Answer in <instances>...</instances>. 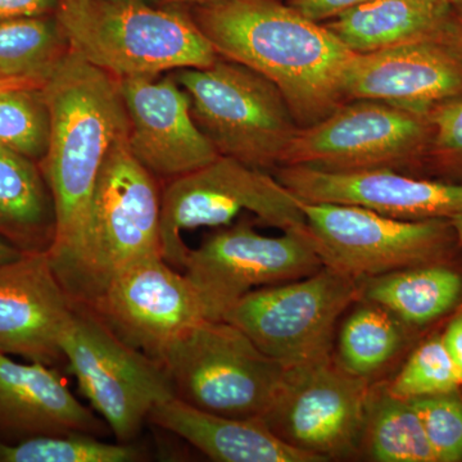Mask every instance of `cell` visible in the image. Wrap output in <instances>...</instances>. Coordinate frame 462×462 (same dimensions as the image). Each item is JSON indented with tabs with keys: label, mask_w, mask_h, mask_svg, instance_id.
Listing matches in <instances>:
<instances>
[{
	"label": "cell",
	"mask_w": 462,
	"mask_h": 462,
	"mask_svg": "<svg viewBox=\"0 0 462 462\" xmlns=\"http://www.w3.org/2000/svg\"><path fill=\"white\" fill-rule=\"evenodd\" d=\"M436 42L442 44L462 66V5H454Z\"/></svg>",
	"instance_id": "35"
},
{
	"label": "cell",
	"mask_w": 462,
	"mask_h": 462,
	"mask_svg": "<svg viewBox=\"0 0 462 462\" xmlns=\"http://www.w3.org/2000/svg\"><path fill=\"white\" fill-rule=\"evenodd\" d=\"M361 282L330 267L254 289L225 312L264 355L285 367L333 357L339 320L363 298Z\"/></svg>",
	"instance_id": "8"
},
{
	"label": "cell",
	"mask_w": 462,
	"mask_h": 462,
	"mask_svg": "<svg viewBox=\"0 0 462 462\" xmlns=\"http://www.w3.org/2000/svg\"><path fill=\"white\" fill-rule=\"evenodd\" d=\"M440 337L455 365L462 387V306L443 322L440 327Z\"/></svg>",
	"instance_id": "34"
},
{
	"label": "cell",
	"mask_w": 462,
	"mask_h": 462,
	"mask_svg": "<svg viewBox=\"0 0 462 462\" xmlns=\"http://www.w3.org/2000/svg\"><path fill=\"white\" fill-rule=\"evenodd\" d=\"M370 383L343 370L334 357L287 367L264 424L289 446L320 461L358 456Z\"/></svg>",
	"instance_id": "13"
},
{
	"label": "cell",
	"mask_w": 462,
	"mask_h": 462,
	"mask_svg": "<svg viewBox=\"0 0 462 462\" xmlns=\"http://www.w3.org/2000/svg\"><path fill=\"white\" fill-rule=\"evenodd\" d=\"M452 5L443 0H370L324 23L356 54L436 41Z\"/></svg>",
	"instance_id": "22"
},
{
	"label": "cell",
	"mask_w": 462,
	"mask_h": 462,
	"mask_svg": "<svg viewBox=\"0 0 462 462\" xmlns=\"http://www.w3.org/2000/svg\"><path fill=\"white\" fill-rule=\"evenodd\" d=\"M87 307L116 337L158 364L182 334L211 320L193 282L162 256L127 267Z\"/></svg>",
	"instance_id": "14"
},
{
	"label": "cell",
	"mask_w": 462,
	"mask_h": 462,
	"mask_svg": "<svg viewBox=\"0 0 462 462\" xmlns=\"http://www.w3.org/2000/svg\"><path fill=\"white\" fill-rule=\"evenodd\" d=\"M321 267L310 233L264 236L243 217L189 249L182 272L199 291L209 319L223 320L249 291L305 278Z\"/></svg>",
	"instance_id": "12"
},
{
	"label": "cell",
	"mask_w": 462,
	"mask_h": 462,
	"mask_svg": "<svg viewBox=\"0 0 462 462\" xmlns=\"http://www.w3.org/2000/svg\"><path fill=\"white\" fill-rule=\"evenodd\" d=\"M431 138L422 178L462 184V99L430 112Z\"/></svg>",
	"instance_id": "30"
},
{
	"label": "cell",
	"mask_w": 462,
	"mask_h": 462,
	"mask_svg": "<svg viewBox=\"0 0 462 462\" xmlns=\"http://www.w3.org/2000/svg\"><path fill=\"white\" fill-rule=\"evenodd\" d=\"M47 254L66 293L84 306L127 267L162 256L160 184L133 156L127 134L108 152L80 231Z\"/></svg>",
	"instance_id": "3"
},
{
	"label": "cell",
	"mask_w": 462,
	"mask_h": 462,
	"mask_svg": "<svg viewBox=\"0 0 462 462\" xmlns=\"http://www.w3.org/2000/svg\"><path fill=\"white\" fill-rule=\"evenodd\" d=\"M430 138V114L378 100H348L319 123L300 127L281 166L327 172L387 169L422 178Z\"/></svg>",
	"instance_id": "10"
},
{
	"label": "cell",
	"mask_w": 462,
	"mask_h": 462,
	"mask_svg": "<svg viewBox=\"0 0 462 462\" xmlns=\"http://www.w3.org/2000/svg\"><path fill=\"white\" fill-rule=\"evenodd\" d=\"M443 2H446L447 5H452V7H454V5H462V0H443Z\"/></svg>",
	"instance_id": "40"
},
{
	"label": "cell",
	"mask_w": 462,
	"mask_h": 462,
	"mask_svg": "<svg viewBox=\"0 0 462 462\" xmlns=\"http://www.w3.org/2000/svg\"><path fill=\"white\" fill-rule=\"evenodd\" d=\"M148 421L220 462H321L276 437L261 419L215 415L178 398L156 404Z\"/></svg>",
	"instance_id": "20"
},
{
	"label": "cell",
	"mask_w": 462,
	"mask_h": 462,
	"mask_svg": "<svg viewBox=\"0 0 462 462\" xmlns=\"http://www.w3.org/2000/svg\"><path fill=\"white\" fill-rule=\"evenodd\" d=\"M358 456L376 462H437L411 401L391 393L387 379L370 385Z\"/></svg>",
	"instance_id": "25"
},
{
	"label": "cell",
	"mask_w": 462,
	"mask_h": 462,
	"mask_svg": "<svg viewBox=\"0 0 462 462\" xmlns=\"http://www.w3.org/2000/svg\"><path fill=\"white\" fill-rule=\"evenodd\" d=\"M218 56L273 81L298 126L345 103L343 79L355 53L328 29L281 0H217L190 9Z\"/></svg>",
	"instance_id": "1"
},
{
	"label": "cell",
	"mask_w": 462,
	"mask_h": 462,
	"mask_svg": "<svg viewBox=\"0 0 462 462\" xmlns=\"http://www.w3.org/2000/svg\"><path fill=\"white\" fill-rule=\"evenodd\" d=\"M282 233H309L300 199L272 172L220 156L196 171L166 181L161 189L162 257L184 269L189 247L181 234L227 226L242 214Z\"/></svg>",
	"instance_id": "7"
},
{
	"label": "cell",
	"mask_w": 462,
	"mask_h": 462,
	"mask_svg": "<svg viewBox=\"0 0 462 462\" xmlns=\"http://www.w3.org/2000/svg\"><path fill=\"white\" fill-rule=\"evenodd\" d=\"M364 300L420 331L439 327L462 306V261L421 264L361 279Z\"/></svg>",
	"instance_id": "21"
},
{
	"label": "cell",
	"mask_w": 462,
	"mask_h": 462,
	"mask_svg": "<svg viewBox=\"0 0 462 462\" xmlns=\"http://www.w3.org/2000/svg\"><path fill=\"white\" fill-rule=\"evenodd\" d=\"M5 84H20V83H2V81H0V85H5ZM38 87H39V85H38Z\"/></svg>",
	"instance_id": "41"
},
{
	"label": "cell",
	"mask_w": 462,
	"mask_h": 462,
	"mask_svg": "<svg viewBox=\"0 0 462 462\" xmlns=\"http://www.w3.org/2000/svg\"><path fill=\"white\" fill-rule=\"evenodd\" d=\"M60 349L81 393L120 443H132L152 409L175 398L162 365L124 343L87 306L76 303Z\"/></svg>",
	"instance_id": "11"
},
{
	"label": "cell",
	"mask_w": 462,
	"mask_h": 462,
	"mask_svg": "<svg viewBox=\"0 0 462 462\" xmlns=\"http://www.w3.org/2000/svg\"><path fill=\"white\" fill-rule=\"evenodd\" d=\"M133 156L158 180L196 171L220 157L199 129L173 72L120 80Z\"/></svg>",
	"instance_id": "15"
},
{
	"label": "cell",
	"mask_w": 462,
	"mask_h": 462,
	"mask_svg": "<svg viewBox=\"0 0 462 462\" xmlns=\"http://www.w3.org/2000/svg\"><path fill=\"white\" fill-rule=\"evenodd\" d=\"M342 90L346 102L378 100L430 114L438 106L462 99V66L436 41L355 53Z\"/></svg>",
	"instance_id": "17"
},
{
	"label": "cell",
	"mask_w": 462,
	"mask_h": 462,
	"mask_svg": "<svg viewBox=\"0 0 462 462\" xmlns=\"http://www.w3.org/2000/svg\"><path fill=\"white\" fill-rule=\"evenodd\" d=\"M189 94L191 114L220 156L272 172L300 129L273 81L218 56L203 69L173 71Z\"/></svg>",
	"instance_id": "5"
},
{
	"label": "cell",
	"mask_w": 462,
	"mask_h": 462,
	"mask_svg": "<svg viewBox=\"0 0 462 462\" xmlns=\"http://www.w3.org/2000/svg\"><path fill=\"white\" fill-rule=\"evenodd\" d=\"M273 175L303 202L364 207L400 220H452L462 215V184L456 182L387 169L327 172L279 166Z\"/></svg>",
	"instance_id": "16"
},
{
	"label": "cell",
	"mask_w": 462,
	"mask_h": 462,
	"mask_svg": "<svg viewBox=\"0 0 462 462\" xmlns=\"http://www.w3.org/2000/svg\"><path fill=\"white\" fill-rule=\"evenodd\" d=\"M71 42L57 14L0 23V81L42 87Z\"/></svg>",
	"instance_id": "26"
},
{
	"label": "cell",
	"mask_w": 462,
	"mask_h": 462,
	"mask_svg": "<svg viewBox=\"0 0 462 462\" xmlns=\"http://www.w3.org/2000/svg\"><path fill=\"white\" fill-rule=\"evenodd\" d=\"M85 0H60V8H72L83 5Z\"/></svg>",
	"instance_id": "39"
},
{
	"label": "cell",
	"mask_w": 462,
	"mask_h": 462,
	"mask_svg": "<svg viewBox=\"0 0 462 462\" xmlns=\"http://www.w3.org/2000/svg\"><path fill=\"white\" fill-rule=\"evenodd\" d=\"M51 139V112L42 87L0 85V145L41 163Z\"/></svg>",
	"instance_id": "27"
},
{
	"label": "cell",
	"mask_w": 462,
	"mask_h": 462,
	"mask_svg": "<svg viewBox=\"0 0 462 462\" xmlns=\"http://www.w3.org/2000/svg\"><path fill=\"white\" fill-rule=\"evenodd\" d=\"M72 50L118 80L203 69L217 60L190 9L143 0H85L58 9Z\"/></svg>",
	"instance_id": "4"
},
{
	"label": "cell",
	"mask_w": 462,
	"mask_h": 462,
	"mask_svg": "<svg viewBox=\"0 0 462 462\" xmlns=\"http://www.w3.org/2000/svg\"><path fill=\"white\" fill-rule=\"evenodd\" d=\"M56 229V207L41 166L0 145V236L25 254H47Z\"/></svg>",
	"instance_id": "24"
},
{
	"label": "cell",
	"mask_w": 462,
	"mask_h": 462,
	"mask_svg": "<svg viewBox=\"0 0 462 462\" xmlns=\"http://www.w3.org/2000/svg\"><path fill=\"white\" fill-rule=\"evenodd\" d=\"M60 5V0H0V23L18 18L54 16Z\"/></svg>",
	"instance_id": "33"
},
{
	"label": "cell",
	"mask_w": 462,
	"mask_h": 462,
	"mask_svg": "<svg viewBox=\"0 0 462 462\" xmlns=\"http://www.w3.org/2000/svg\"><path fill=\"white\" fill-rule=\"evenodd\" d=\"M427 333L404 324L385 307L361 298L346 311L337 331L333 357L346 373L373 384L384 380V374L401 358L404 360Z\"/></svg>",
	"instance_id": "23"
},
{
	"label": "cell",
	"mask_w": 462,
	"mask_h": 462,
	"mask_svg": "<svg viewBox=\"0 0 462 462\" xmlns=\"http://www.w3.org/2000/svg\"><path fill=\"white\" fill-rule=\"evenodd\" d=\"M51 139L41 166L56 207L51 249L74 239L87 218L108 152L129 132L120 80L71 50L42 85Z\"/></svg>",
	"instance_id": "2"
},
{
	"label": "cell",
	"mask_w": 462,
	"mask_h": 462,
	"mask_svg": "<svg viewBox=\"0 0 462 462\" xmlns=\"http://www.w3.org/2000/svg\"><path fill=\"white\" fill-rule=\"evenodd\" d=\"M25 254V252L21 251L16 245H12L9 240L3 238L0 236V264L12 263L16 261Z\"/></svg>",
	"instance_id": "37"
},
{
	"label": "cell",
	"mask_w": 462,
	"mask_h": 462,
	"mask_svg": "<svg viewBox=\"0 0 462 462\" xmlns=\"http://www.w3.org/2000/svg\"><path fill=\"white\" fill-rule=\"evenodd\" d=\"M142 458L138 447L102 442L87 433L27 438L16 445L0 442L3 462H133Z\"/></svg>",
	"instance_id": "28"
},
{
	"label": "cell",
	"mask_w": 462,
	"mask_h": 462,
	"mask_svg": "<svg viewBox=\"0 0 462 462\" xmlns=\"http://www.w3.org/2000/svg\"><path fill=\"white\" fill-rule=\"evenodd\" d=\"M157 7H172L191 9L199 5H208V3L217 2V0H143Z\"/></svg>",
	"instance_id": "36"
},
{
	"label": "cell",
	"mask_w": 462,
	"mask_h": 462,
	"mask_svg": "<svg viewBox=\"0 0 462 462\" xmlns=\"http://www.w3.org/2000/svg\"><path fill=\"white\" fill-rule=\"evenodd\" d=\"M161 365L181 402L239 419H263L287 372L226 320L194 325L167 349Z\"/></svg>",
	"instance_id": "6"
},
{
	"label": "cell",
	"mask_w": 462,
	"mask_h": 462,
	"mask_svg": "<svg viewBox=\"0 0 462 462\" xmlns=\"http://www.w3.org/2000/svg\"><path fill=\"white\" fill-rule=\"evenodd\" d=\"M451 221L454 224L456 233H457L458 242L462 245V215L456 216Z\"/></svg>",
	"instance_id": "38"
},
{
	"label": "cell",
	"mask_w": 462,
	"mask_h": 462,
	"mask_svg": "<svg viewBox=\"0 0 462 462\" xmlns=\"http://www.w3.org/2000/svg\"><path fill=\"white\" fill-rule=\"evenodd\" d=\"M76 303L66 293L47 254H25L0 264V352L32 363H65L60 339Z\"/></svg>",
	"instance_id": "18"
},
{
	"label": "cell",
	"mask_w": 462,
	"mask_h": 462,
	"mask_svg": "<svg viewBox=\"0 0 462 462\" xmlns=\"http://www.w3.org/2000/svg\"><path fill=\"white\" fill-rule=\"evenodd\" d=\"M103 422L48 365L16 363L0 352V431L21 440L69 433L100 434Z\"/></svg>",
	"instance_id": "19"
},
{
	"label": "cell",
	"mask_w": 462,
	"mask_h": 462,
	"mask_svg": "<svg viewBox=\"0 0 462 462\" xmlns=\"http://www.w3.org/2000/svg\"><path fill=\"white\" fill-rule=\"evenodd\" d=\"M440 327L428 331L402 361L387 387L403 400L462 391L460 379L440 337Z\"/></svg>",
	"instance_id": "29"
},
{
	"label": "cell",
	"mask_w": 462,
	"mask_h": 462,
	"mask_svg": "<svg viewBox=\"0 0 462 462\" xmlns=\"http://www.w3.org/2000/svg\"><path fill=\"white\" fill-rule=\"evenodd\" d=\"M409 401L437 462H462V391Z\"/></svg>",
	"instance_id": "31"
},
{
	"label": "cell",
	"mask_w": 462,
	"mask_h": 462,
	"mask_svg": "<svg viewBox=\"0 0 462 462\" xmlns=\"http://www.w3.org/2000/svg\"><path fill=\"white\" fill-rule=\"evenodd\" d=\"M370 0H288V5L303 16L324 23Z\"/></svg>",
	"instance_id": "32"
},
{
	"label": "cell",
	"mask_w": 462,
	"mask_h": 462,
	"mask_svg": "<svg viewBox=\"0 0 462 462\" xmlns=\"http://www.w3.org/2000/svg\"><path fill=\"white\" fill-rule=\"evenodd\" d=\"M300 203L324 266L357 281L462 261V245L448 218L400 220L364 207Z\"/></svg>",
	"instance_id": "9"
}]
</instances>
